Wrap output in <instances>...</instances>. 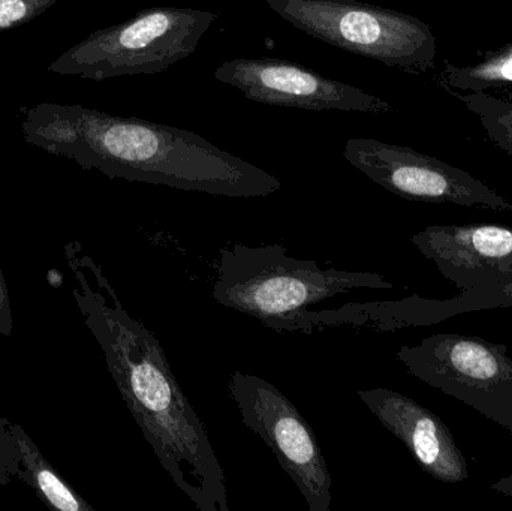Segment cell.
<instances>
[{
  "instance_id": "cell-1",
  "label": "cell",
  "mask_w": 512,
  "mask_h": 511,
  "mask_svg": "<svg viewBox=\"0 0 512 511\" xmlns=\"http://www.w3.org/2000/svg\"><path fill=\"white\" fill-rule=\"evenodd\" d=\"M65 254L84 324L162 468L198 511H230L224 468L206 426L177 383L161 342L126 311L80 243L66 245Z\"/></svg>"
},
{
  "instance_id": "cell-2",
  "label": "cell",
  "mask_w": 512,
  "mask_h": 511,
  "mask_svg": "<svg viewBox=\"0 0 512 511\" xmlns=\"http://www.w3.org/2000/svg\"><path fill=\"white\" fill-rule=\"evenodd\" d=\"M21 128L26 143L110 179L230 198L282 189L276 176L201 135L140 117L44 102L26 111Z\"/></svg>"
},
{
  "instance_id": "cell-3",
  "label": "cell",
  "mask_w": 512,
  "mask_h": 511,
  "mask_svg": "<svg viewBox=\"0 0 512 511\" xmlns=\"http://www.w3.org/2000/svg\"><path fill=\"white\" fill-rule=\"evenodd\" d=\"M360 288L391 290L394 284L379 273L322 269L316 261L289 257L282 245L234 243L219 252L212 297L285 333L298 312Z\"/></svg>"
},
{
  "instance_id": "cell-4",
  "label": "cell",
  "mask_w": 512,
  "mask_h": 511,
  "mask_svg": "<svg viewBox=\"0 0 512 511\" xmlns=\"http://www.w3.org/2000/svg\"><path fill=\"white\" fill-rule=\"evenodd\" d=\"M216 18V12L201 9H144L123 23L90 33L60 54L48 71L93 81L161 74L197 50Z\"/></svg>"
},
{
  "instance_id": "cell-5",
  "label": "cell",
  "mask_w": 512,
  "mask_h": 511,
  "mask_svg": "<svg viewBox=\"0 0 512 511\" xmlns=\"http://www.w3.org/2000/svg\"><path fill=\"white\" fill-rule=\"evenodd\" d=\"M301 32L388 66L426 71L435 65L432 27L414 15L360 0H265Z\"/></svg>"
},
{
  "instance_id": "cell-6",
  "label": "cell",
  "mask_w": 512,
  "mask_h": 511,
  "mask_svg": "<svg viewBox=\"0 0 512 511\" xmlns=\"http://www.w3.org/2000/svg\"><path fill=\"white\" fill-rule=\"evenodd\" d=\"M409 374L507 429L512 437V359L505 344L480 336L438 333L403 345Z\"/></svg>"
},
{
  "instance_id": "cell-7",
  "label": "cell",
  "mask_w": 512,
  "mask_h": 511,
  "mask_svg": "<svg viewBox=\"0 0 512 511\" xmlns=\"http://www.w3.org/2000/svg\"><path fill=\"white\" fill-rule=\"evenodd\" d=\"M228 392L246 428L274 453L309 510L330 511V470L315 432L297 407L267 380L239 371L231 374Z\"/></svg>"
},
{
  "instance_id": "cell-8",
  "label": "cell",
  "mask_w": 512,
  "mask_h": 511,
  "mask_svg": "<svg viewBox=\"0 0 512 511\" xmlns=\"http://www.w3.org/2000/svg\"><path fill=\"white\" fill-rule=\"evenodd\" d=\"M343 158L376 185L406 200L512 212V201L468 171L408 146L349 138Z\"/></svg>"
},
{
  "instance_id": "cell-9",
  "label": "cell",
  "mask_w": 512,
  "mask_h": 511,
  "mask_svg": "<svg viewBox=\"0 0 512 511\" xmlns=\"http://www.w3.org/2000/svg\"><path fill=\"white\" fill-rule=\"evenodd\" d=\"M215 78L239 89L259 104L309 111L390 113V102L360 87L324 77L291 60L274 57L227 60L216 68Z\"/></svg>"
},
{
  "instance_id": "cell-10",
  "label": "cell",
  "mask_w": 512,
  "mask_h": 511,
  "mask_svg": "<svg viewBox=\"0 0 512 511\" xmlns=\"http://www.w3.org/2000/svg\"><path fill=\"white\" fill-rule=\"evenodd\" d=\"M460 290L512 281V228L495 224L430 225L411 237Z\"/></svg>"
},
{
  "instance_id": "cell-11",
  "label": "cell",
  "mask_w": 512,
  "mask_h": 511,
  "mask_svg": "<svg viewBox=\"0 0 512 511\" xmlns=\"http://www.w3.org/2000/svg\"><path fill=\"white\" fill-rule=\"evenodd\" d=\"M358 398L414 456L424 473L448 485L469 479L468 459L432 411L396 390H360Z\"/></svg>"
},
{
  "instance_id": "cell-12",
  "label": "cell",
  "mask_w": 512,
  "mask_h": 511,
  "mask_svg": "<svg viewBox=\"0 0 512 511\" xmlns=\"http://www.w3.org/2000/svg\"><path fill=\"white\" fill-rule=\"evenodd\" d=\"M12 435L17 441L21 455V471L18 480L26 483L36 497L48 507L57 511H93V507L74 491L69 483L51 467L32 438L21 426L9 423Z\"/></svg>"
},
{
  "instance_id": "cell-13",
  "label": "cell",
  "mask_w": 512,
  "mask_h": 511,
  "mask_svg": "<svg viewBox=\"0 0 512 511\" xmlns=\"http://www.w3.org/2000/svg\"><path fill=\"white\" fill-rule=\"evenodd\" d=\"M445 86L465 92H486L487 89L512 84V44L487 51L480 62L457 66L447 63L444 68Z\"/></svg>"
},
{
  "instance_id": "cell-14",
  "label": "cell",
  "mask_w": 512,
  "mask_h": 511,
  "mask_svg": "<svg viewBox=\"0 0 512 511\" xmlns=\"http://www.w3.org/2000/svg\"><path fill=\"white\" fill-rule=\"evenodd\" d=\"M457 98L478 117L490 140L512 156V101L486 92H469Z\"/></svg>"
},
{
  "instance_id": "cell-15",
  "label": "cell",
  "mask_w": 512,
  "mask_h": 511,
  "mask_svg": "<svg viewBox=\"0 0 512 511\" xmlns=\"http://www.w3.org/2000/svg\"><path fill=\"white\" fill-rule=\"evenodd\" d=\"M57 2L59 0H0V32L30 23Z\"/></svg>"
},
{
  "instance_id": "cell-16",
  "label": "cell",
  "mask_w": 512,
  "mask_h": 511,
  "mask_svg": "<svg viewBox=\"0 0 512 511\" xmlns=\"http://www.w3.org/2000/svg\"><path fill=\"white\" fill-rule=\"evenodd\" d=\"M21 471V455L17 441L9 428L8 420L0 417V488L18 479Z\"/></svg>"
},
{
  "instance_id": "cell-17",
  "label": "cell",
  "mask_w": 512,
  "mask_h": 511,
  "mask_svg": "<svg viewBox=\"0 0 512 511\" xmlns=\"http://www.w3.org/2000/svg\"><path fill=\"white\" fill-rule=\"evenodd\" d=\"M12 330H14V317H12L11 297H9L5 276L0 267V335L9 338Z\"/></svg>"
},
{
  "instance_id": "cell-18",
  "label": "cell",
  "mask_w": 512,
  "mask_h": 511,
  "mask_svg": "<svg viewBox=\"0 0 512 511\" xmlns=\"http://www.w3.org/2000/svg\"><path fill=\"white\" fill-rule=\"evenodd\" d=\"M490 489L495 492H499V494L505 495V497L511 498L512 500V474L507 477H502L498 482L493 483L490 486Z\"/></svg>"
},
{
  "instance_id": "cell-19",
  "label": "cell",
  "mask_w": 512,
  "mask_h": 511,
  "mask_svg": "<svg viewBox=\"0 0 512 511\" xmlns=\"http://www.w3.org/2000/svg\"><path fill=\"white\" fill-rule=\"evenodd\" d=\"M48 282H50L53 287H60V285H62V275H60L57 270H50V272H48Z\"/></svg>"
},
{
  "instance_id": "cell-20",
  "label": "cell",
  "mask_w": 512,
  "mask_h": 511,
  "mask_svg": "<svg viewBox=\"0 0 512 511\" xmlns=\"http://www.w3.org/2000/svg\"><path fill=\"white\" fill-rule=\"evenodd\" d=\"M511 2H512V0H511Z\"/></svg>"
}]
</instances>
